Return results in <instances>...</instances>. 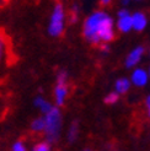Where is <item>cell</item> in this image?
<instances>
[{"label":"cell","instance_id":"obj_2","mask_svg":"<svg viewBox=\"0 0 150 151\" xmlns=\"http://www.w3.org/2000/svg\"><path fill=\"white\" fill-rule=\"evenodd\" d=\"M44 119H46V129H44L43 133L44 138L52 145H54L61 138L62 128H63V114L61 107L54 104L53 108L44 114Z\"/></svg>","mask_w":150,"mask_h":151},{"label":"cell","instance_id":"obj_10","mask_svg":"<svg viewBox=\"0 0 150 151\" xmlns=\"http://www.w3.org/2000/svg\"><path fill=\"white\" fill-rule=\"evenodd\" d=\"M79 130H80V125L76 119L73 120L69 125V129L66 132V140H68L69 144H74L76 141L78 137H79Z\"/></svg>","mask_w":150,"mask_h":151},{"label":"cell","instance_id":"obj_18","mask_svg":"<svg viewBox=\"0 0 150 151\" xmlns=\"http://www.w3.org/2000/svg\"><path fill=\"white\" fill-rule=\"evenodd\" d=\"M100 49H101L102 53H108V52H110L108 43H101V44H100Z\"/></svg>","mask_w":150,"mask_h":151},{"label":"cell","instance_id":"obj_1","mask_svg":"<svg viewBox=\"0 0 150 151\" xmlns=\"http://www.w3.org/2000/svg\"><path fill=\"white\" fill-rule=\"evenodd\" d=\"M113 19L105 11H95L85 19L82 25L84 38L94 44L100 46L101 43H110L115 40Z\"/></svg>","mask_w":150,"mask_h":151},{"label":"cell","instance_id":"obj_19","mask_svg":"<svg viewBox=\"0 0 150 151\" xmlns=\"http://www.w3.org/2000/svg\"><path fill=\"white\" fill-rule=\"evenodd\" d=\"M118 17H123V16H127V15H129V12H128V10L127 9H122V10H119L118 11Z\"/></svg>","mask_w":150,"mask_h":151},{"label":"cell","instance_id":"obj_24","mask_svg":"<svg viewBox=\"0 0 150 151\" xmlns=\"http://www.w3.org/2000/svg\"><path fill=\"white\" fill-rule=\"evenodd\" d=\"M138 1H140V0H138Z\"/></svg>","mask_w":150,"mask_h":151},{"label":"cell","instance_id":"obj_9","mask_svg":"<svg viewBox=\"0 0 150 151\" xmlns=\"http://www.w3.org/2000/svg\"><path fill=\"white\" fill-rule=\"evenodd\" d=\"M117 28H118L119 32L128 33L133 28V19H132L131 15H127V16H123V17H118Z\"/></svg>","mask_w":150,"mask_h":151},{"label":"cell","instance_id":"obj_22","mask_svg":"<svg viewBox=\"0 0 150 151\" xmlns=\"http://www.w3.org/2000/svg\"><path fill=\"white\" fill-rule=\"evenodd\" d=\"M84 151H92V150H90V149H85Z\"/></svg>","mask_w":150,"mask_h":151},{"label":"cell","instance_id":"obj_4","mask_svg":"<svg viewBox=\"0 0 150 151\" xmlns=\"http://www.w3.org/2000/svg\"><path fill=\"white\" fill-rule=\"evenodd\" d=\"M68 79H69L68 71L64 69L58 70L57 76H56V85L53 88L54 104L58 106V107H63L65 104L66 99H68V96H69Z\"/></svg>","mask_w":150,"mask_h":151},{"label":"cell","instance_id":"obj_7","mask_svg":"<svg viewBox=\"0 0 150 151\" xmlns=\"http://www.w3.org/2000/svg\"><path fill=\"white\" fill-rule=\"evenodd\" d=\"M53 106H54V103L49 102L47 99H44L42 95L36 96L35 99H33V107L38 109L43 116L46 114V113H48L52 108H53Z\"/></svg>","mask_w":150,"mask_h":151},{"label":"cell","instance_id":"obj_23","mask_svg":"<svg viewBox=\"0 0 150 151\" xmlns=\"http://www.w3.org/2000/svg\"><path fill=\"white\" fill-rule=\"evenodd\" d=\"M149 75H150V68H149Z\"/></svg>","mask_w":150,"mask_h":151},{"label":"cell","instance_id":"obj_14","mask_svg":"<svg viewBox=\"0 0 150 151\" xmlns=\"http://www.w3.org/2000/svg\"><path fill=\"white\" fill-rule=\"evenodd\" d=\"M119 96L121 95H119L115 90V91H112V92H110V93H107L106 96H105L103 102L106 104H115V103H117L119 101Z\"/></svg>","mask_w":150,"mask_h":151},{"label":"cell","instance_id":"obj_3","mask_svg":"<svg viewBox=\"0 0 150 151\" xmlns=\"http://www.w3.org/2000/svg\"><path fill=\"white\" fill-rule=\"evenodd\" d=\"M65 9L64 5L62 3H57L52 10L50 17H49V22H48V35L53 38H57V37H61L64 33L65 29Z\"/></svg>","mask_w":150,"mask_h":151},{"label":"cell","instance_id":"obj_13","mask_svg":"<svg viewBox=\"0 0 150 151\" xmlns=\"http://www.w3.org/2000/svg\"><path fill=\"white\" fill-rule=\"evenodd\" d=\"M31 151H52V144L49 141H38L31 147Z\"/></svg>","mask_w":150,"mask_h":151},{"label":"cell","instance_id":"obj_5","mask_svg":"<svg viewBox=\"0 0 150 151\" xmlns=\"http://www.w3.org/2000/svg\"><path fill=\"white\" fill-rule=\"evenodd\" d=\"M150 79L149 71H146L143 68H136L133 70L132 75H131V81L132 85H134L136 87H144L148 85Z\"/></svg>","mask_w":150,"mask_h":151},{"label":"cell","instance_id":"obj_15","mask_svg":"<svg viewBox=\"0 0 150 151\" xmlns=\"http://www.w3.org/2000/svg\"><path fill=\"white\" fill-rule=\"evenodd\" d=\"M11 151H28L27 150V146L25 145V142L22 140H17L15 141L12 146H11Z\"/></svg>","mask_w":150,"mask_h":151},{"label":"cell","instance_id":"obj_20","mask_svg":"<svg viewBox=\"0 0 150 151\" xmlns=\"http://www.w3.org/2000/svg\"><path fill=\"white\" fill-rule=\"evenodd\" d=\"M111 1L112 0H100V5L101 6H107V5L111 4Z\"/></svg>","mask_w":150,"mask_h":151},{"label":"cell","instance_id":"obj_8","mask_svg":"<svg viewBox=\"0 0 150 151\" xmlns=\"http://www.w3.org/2000/svg\"><path fill=\"white\" fill-rule=\"evenodd\" d=\"M132 19H133V29L134 31H137V32L144 31L148 25V19L145 16V14L136 12L132 15Z\"/></svg>","mask_w":150,"mask_h":151},{"label":"cell","instance_id":"obj_11","mask_svg":"<svg viewBox=\"0 0 150 151\" xmlns=\"http://www.w3.org/2000/svg\"><path fill=\"white\" fill-rule=\"evenodd\" d=\"M131 86H132V81L131 79H127V78H119L115 82V90L119 95L127 93L131 90Z\"/></svg>","mask_w":150,"mask_h":151},{"label":"cell","instance_id":"obj_21","mask_svg":"<svg viewBox=\"0 0 150 151\" xmlns=\"http://www.w3.org/2000/svg\"><path fill=\"white\" fill-rule=\"evenodd\" d=\"M121 3H122V5H128L131 3V0H121Z\"/></svg>","mask_w":150,"mask_h":151},{"label":"cell","instance_id":"obj_16","mask_svg":"<svg viewBox=\"0 0 150 151\" xmlns=\"http://www.w3.org/2000/svg\"><path fill=\"white\" fill-rule=\"evenodd\" d=\"M5 54V41L1 36H0V62H1V59Z\"/></svg>","mask_w":150,"mask_h":151},{"label":"cell","instance_id":"obj_12","mask_svg":"<svg viewBox=\"0 0 150 151\" xmlns=\"http://www.w3.org/2000/svg\"><path fill=\"white\" fill-rule=\"evenodd\" d=\"M30 129L33 133H44V129H46V119H44V116H40L32 119L31 124H30Z\"/></svg>","mask_w":150,"mask_h":151},{"label":"cell","instance_id":"obj_6","mask_svg":"<svg viewBox=\"0 0 150 151\" xmlns=\"http://www.w3.org/2000/svg\"><path fill=\"white\" fill-rule=\"evenodd\" d=\"M144 52H145V48L141 47V46H138L134 49H132L128 53V55L125 58V62H124V65H125L127 69H132V68L137 66L141 60V58H143Z\"/></svg>","mask_w":150,"mask_h":151},{"label":"cell","instance_id":"obj_17","mask_svg":"<svg viewBox=\"0 0 150 151\" xmlns=\"http://www.w3.org/2000/svg\"><path fill=\"white\" fill-rule=\"evenodd\" d=\"M145 108H146V114L150 118V95L146 96V99H145Z\"/></svg>","mask_w":150,"mask_h":151}]
</instances>
